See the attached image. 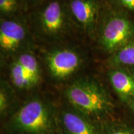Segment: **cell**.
Masks as SVG:
<instances>
[{
  "instance_id": "obj_1",
  "label": "cell",
  "mask_w": 134,
  "mask_h": 134,
  "mask_svg": "<svg viewBox=\"0 0 134 134\" xmlns=\"http://www.w3.org/2000/svg\"><path fill=\"white\" fill-rule=\"evenodd\" d=\"M65 94L75 109L92 121L104 119L113 110V103L108 93L92 80L81 79L73 82Z\"/></svg>"
},
{
  "instance_id": "obj_2",
  "label": "cell",
  "mask_w": 134,
  "mask_h": 134,
  "mask_svg": "<svg viewBox=\"0 0 134 134\" xmlns=\"http://www.w3.org/2000/svg\"><path fill=\"white\" fill-rule=\"evenodd\" d=\"M9 125L17 134H52L55 126L51 108L39 98L31 99L22 105Z\"/></svg>"
},
{
  "instance_id": "obj_3",
  "label": "cell",
  "mask_w": 134,
  "mask_h": 134,
  "mask_svg": "<svg viewBox=\"0 0 134 134\" xmlns=\"http://www.w3.org/2000/svg\"><path fill=\"white\" fill-rule=\"evenodd\" d=\"M134 37V21L120 14L110 16L104 25L100 36L101 46L114 53Z\"/></svg>"
},
{
  "instance_id": "obj_4",
  "label": "cell",
  "mask_w": 134,
  "mask_h": 134,
  "mask_svg": "<svg viewBox=\"0 0 134 134\" xmlns=\"http://www.w3.org/2000/svg\"><path fill=\"white\" fill-rule=\"evenodd\" d=\"M47 63L53 77L63 79L77 71L81 64V58L76 52L64 48L50 52L47 57Z\"/></svg>"
},
{
  "instance_id": "obj_5",
  "label": "cell",
  "mask_w": 134,
  "mask_h": 134,
  "mask_svg": "<svg viewBox=\"0 0 134 134\" xmlns=\"http://www.w3.org/2000/svg\"><path fill=\"white\" fill-rule=\"evenodd\" d=\"M70 7L75 19L86 31L93 32L98 19L96 0H71Z\"/></svg>"
},
{
  "instance_id": "obj_6",
  "label": "cell",
  "mask_w": 134,
  "mask_h": 134,
  "mask_svg": "<svg viewBox=\"0 0 134 134\" xmlns=\"http://www.w3.org/2000/svg\"><path fill=\"white\" fill-rule=\"evenodd\" d=\"M60 121L66 134H99L93 121L75 109L63 111Z\"/></svg>"
},
{
  "instance_id": "obj_7",
  "label": "cell",
  "mask_w": 134,
  "mask_h": 134,
  "mask_svg": "<svg viewBox=\"0 0 134 134\" xmlns=\"http://www.w3.org/2000/svg\"><path fill=\"white\" fill-rule=\"evenodd\" d=\"M26 31L23 25L12 20H4L0 25V47L6 52L16 50L24 41Z\"/></svg>"
},
{
  "instance_id": "obj_8",
  "label": "cell",
  "mask_w": 134,
  "mask_h": 134,
  "mask_svg": "<svg viewBox=\"0 0 134 134\" xmlns=\"http://www.w3.org/2000/svg\"><path fill=\"white\" fill-rule=\"evenodd\" d=\"M40 18L42 29L50 36L58 34L64 28V11L58 1L50 2L43 9Z\"/></svg>"
},
{
  "instance_id": "obj_9",
  "label": "cell",
  "mask_w": 134,
  "mask_h": 134,
  "mask_svg": "<svg viewBox=\"0 0 134 134\" xmlns=\"http://www.w3.org/2000/svg\"><path fill=\"white\" fill-rule=\"evenodd\" d=\"M109 78L120 100L129 104L134 98V75L121 68H115L109 71Z\"/></svg>"
},
{
  "instance_id": "obj_10",
  "label": "cell",
  "mask_w": 134,
  "mask_h": 134,
  "mask_svg": "<svg viewBox=\"0 0 134 134\" xmlns=\"http://www.w3.org/2000/svg\"><path fill=\"white\" fill-rule=\"evenodd\" d=\"M109 64L114 68L134 67V37L122 47L113 53Z\"/></svg>"
},
{
  "instance_id": "obj_11",
  "label": "cell",
  "mask_w": 134,
  "mask_h": 134,
  "mask_svg": "<svg viewBox=\"0 0 134 134\" xmlns=\"http://www.w3.org/2000/svg\"><path fill=\"white\" fill-rule=\"evenodd\" d=\"M10 75L14 86L21 90H28L36 85L17 60L11 65Z\"/></svg>"
},
{
  "instance_id": "obj_12",
  "label": "cell",
  "mask_w": 134,
  "mask_h": 134,
  "mask_svg": "<svg viewBox=\"0 0 134 134\" xmlns=\"http://www.w3.org/2000/svg\"><path fill=\"white\" fill-rule=\"evenodd\" d=\"M33 81L37 85L41 80L39 66L36 57L31 53H23L17 59Z\"/></svg>"
},
{
  "instance_id": "obj_13",
  "label": "cell",
  "mask_w": 134,
  "mask_h": 134,
  "mask_svg": "<svg viewBox=\"0 0 134 134\" xmlns=\"http://www.w3.org/2000/svg\"><path fill=\"white\" fill-rule=\"evenodd\" d=\"M13 101V93L8 85L4 82L1 84L0 90V114L1 116H4L9 109Z\"/></svg>"
},
{
  "instance_id": "obj_14",
  "label": "cell",
  "mask_w": 134,
  "mask_h": 134,
  "mask_svg": "<svg viewBox=\"0 0 134 134\" xmlns=\"http://www.w3.org/2000/svg\"><path fill=\"white\" fill-rule=\"evenodd\" d=\"M17 7L16 0H0V10L3 14H11L16 11Z\"/></svg>"
},
{
  "instance_id": "obj_15",
  "label": "cell",
  "mask_w": 134,
  "mask_h": 134,
  "mask_svg": "<svg viewBox=\"0 0 134 134\" xmlns=\"http://www.w3.org/2000/svg\"><path fill=\"white\" fill-rule=\"evenodd\" d=\"M109 134H134V130L129 127L122 125L114 128Z\"/></svg>"
},
{
  "instance_id": "obj_16",
  "label": "cell",
  "mask_w": 134,
  "mask_h": 134,
  "mask_svg": "<svg viewBox=\"0 0 134 134\" xmlns=\"http://www.w3.org/2000/svg\"><path fill=\"white\" fill-rule=\"evenodd\" d=\"M125 7L132 11H134V0H119Z\"/></svg>"
},
{
  "instance_id": "obj_17",
  "label": "cell",
  "mask_w": 134,
  "mask_h": 134,
  "mask_svg": "<svg viewBox=\"0 0 134 134\" xmlns=\"http://www.w3.org/2000/svg\"><path fill=\"white\" fill-rule=\"evenodd\" d=\"M129 104L130 108H131V109L133 110V111H134V98L132 100V101L130 102Z\"/></svg>"
}]
</instances>
